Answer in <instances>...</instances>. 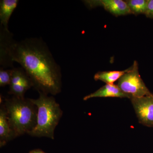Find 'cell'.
<instances>
[{
  "mask_svg": "<svg viewBox=\"0 0 153 153\" xmlns=\"http://www.w3.org/2000/svg\"><path fill=\"white\" fill-rule=\"evenodd\" d=\"M15 138L7 117L4 105L0 109V143L1 146L5 144L10 140Z\"/></svg>",
  "mask_w": 153,
  "mask_h": 153,
  "instance_id": "9",
  "label": "cell"
},
{
  "mask_svg": "<svg viewBox=\"0 0 153 153\" xmlns=\"http://www.w3.org/2000/svg\"><path fill=\"white\" fill-rule=\"evenodd\" d=\"M30 88L25 85L16 84V85H10L9 93L13 96L19 98H24L26 91Z\"/></svg>",
  "mask_w": 153,
  "mask_h": 153,
  "instance_id": "13",
  "label": "cell"
},
{
  "mask_svg": "<svg viewBox=\"0 0 153 153\" xmlns=\"http://www.w3.org/2000/svg\"><path fill=\"white\" fill-rule=\"evenodd\" d=\"M15 138L29 134L35 127L38 108L31 99L13 96L4 105Z\"/></svg>",
  "mask_w": 153,
  "mask_h": 153,
  "instance_id": "2",
  "label": "cell"
},
{
  "mask_svg": "<svg viewBox=\"0 0 153 153\" xmlns=\"http://www.w3.org/2000/svg\"><path fill=\"white\" fill-rule=\"evenodd\" d=\"M14 62L22 66L38 92L53 95L60 93L61 69L46 43L38 38L16 41L10 31L1 27L0 64L13 67Z\"/></svg>",
  "mask_w": 153,
  "mask_h": 153,
  "instance_id": "1",
  "label": "cell"
},
{
  "mask_svg": "<svg viewBox=\"0 0 153 153\" xmlns=\"http://www.w3.org/2000/svg\"><path fill=\"white\" fill-rule=\"evenodd\" d=\"M30 153H45L43 151L39 150H35L32 151Z\"/></svg>",
  "mask_w": 153,
  "mask_h": 153,
  "instance_id": "16",
  "label": "cell"
},
{
  "mask_svg": "<svg viewBox=\"0 0 153 153\" xmlns=\"http://www.w3.org/2000/svg\"><path fill=\"white\" fill-rule=\"evenodd\" d=\"M117 85L130 99L152 94L140 76L137 61H134L128 71L119 79Z\"/></svg>",
  "mask_w": 153,
  "mask_h": 153,
  "instance_id": "4",
  "label": "cell"
},
{
  "mask_svg": "<svg viewBox=\"0 0 153 153\" xmlns=\"http://www.w3.org/2000/svg\"><path fill=\"white\" fill-rule=\"evenodd\" d=\"M13 68L10 69H0V86L1 87L10 85L12 78Z\"/></svg>",
  "mask_w": 153,
  "mask_h": 153,
  "instance_id": "14",
  "label": "cell"
},
{
  "mask_svg": "<svg viewBox=\"0 0 153 153\" xmlns=\"http://www.w3.org/2000/svg\"><path fill=\"white\" fill-rule=\"evenodd\" d=\"M130 99L140 123L153 127V94Z\"/></svg>",
  "mask_w": 153,
  "mask_h": 153,
  "instance_id": "5",
  "label": "cell"
},
{
  "mask_svg": "<svg viewBox=\"0 0 153 153\" xmlns=\"http://www.w3.org/2000/svg\"><path fill=\"white\" fill-rule=\"evenodd\" d=\"M18 0H1L0 1L1 27L9 31L8 23L10 18L17 7Z\"/></svg>",
  "mask_w": 153,
  "mask_h": 153,
  "instance_id": "8",
  "label": "cell"
},
{
  "mask_svg": "<svg viewBox=\"0 0 153 153\" xmlns=\"http://www.w3.org/2000/svg\"><path fill=\"white\" fill-rule=\"evenodd\" d=\"M16 84L25 85L29 88L33 87L32 80L23 68H13L12 78L10 85Z\"/></svg>",
  "mask_w": 153,
  "mask_h": 153,
  "instance_id": "11",
  "label": "cell"
},
{
  "mask_svg": "<svg viewBox=\"0 0 153 153\" xmlns=\"http://www.w3.org/2000/svg\"><path fill=\"white\" fill-rule=\"evenodd\" d=\"M95 97H120V98H128L129 96L124 93L118 86L114 84H106L94 93L85 96L83 97V100Z\"/></svg>",
  "mask_w": 153,
  "mask_h": 153,
  "instance_id": "7",
  "label": "cell"
},
{
  "mask_svg": "<svg viewBox=\"0 0 153 153\" xmlns=\"http://www.w3.org/2000/svg\"><path fill=\"white\" fill-rule=\"evenodd\" d=\"M39 96L31 100L38 108L37 121L34 128L28 134L35 137L54 139V132L63 115L59 104L53 97L39 92Z\"/></svg>",
  "mask_w": 153,
  "mask_h": 153,
  "instance_id": "3",
  "label": "cell"
},
{
  "mask_svg": "<svg viewBox=\"0 0 153 153\" xmlns=\"http://www.w3.org/2000/svg\"><path fill=\"white\" fill-rule=\"evenodd\" d=\"M145 15L148 18L153 19V0H148L147 7Z\"/></svg>",
  "mask_w": 153,
  "mask_h": 153,
  "instance_id": "15",
  "label": "cell"
},
{
  "mask_svg": "<svg viewBox=\"0 0 153 153\" xmlns=\"http://www.w3.org/2000/svg\"><path fill=\"white\" fill-rule=\"evenodd\" d=\"M125 1L127 4L131 14L137 15L146 13L148 0H128Z\"/></svg>",
  "mask_w": 153,
  "mask_h": 153,
  "instance_id": "12",
  "label": "cell"
},
{
  "mask_svg": "<svg viewBox=\"0 0 153 153\" xmlns=\"http://www.w3.org/2000/svg\"><path fill=\"white\" fill-rule=\"evenodd\" d=\"M83 2L88 8L103 7L107 11L117 16L131 14L126 2L122 0H86Z\"/></svg>",
  "mask_w": 153,
  "mask_h": 153,
  "instance_id": "6",
  "label": "cell"
},
{
  "mask_svg": "<svg viewBox=\"0 0 153 153\" xmlns=\"http://www.w3.org/2000/svg\"><path fill=\"white\" fill-rule=\"evenodd\" d=\"M129 68L123 71H99L94 75L95 80H100L106 84H114L119 80L126 72L128 71Z\"/></svg>",
  "mask_w": 153,
  "mask_h": 153,
  "instance_id": "10",
  "label": "cell"
}]
</instances>
